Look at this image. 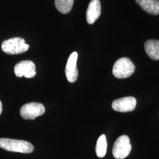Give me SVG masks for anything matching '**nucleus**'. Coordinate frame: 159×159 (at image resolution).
Masks as SVG:
<instances>
[{
  "mask_svg": "<svg viewBox=\"0 0 159 159\" xmlns=\"http://www.w3.org/2000/svg\"><path fill=\"white\" fill-rule=\"evenodd\" d=\"M0 148L8 152L25 154L31 153L34 150V146L29 142L7 138H0Z\"/></svg>",
  "mask_w": 159,
  "mask_h": 159,
  "instance_id": "1",
  "label": "nucleus"
},
{
  "mask_svg": "<svg viewBox=\"0 0 159 159\" xmlns=\"http://www.w3.org/2000/svg\"><path fill=\"white\" fill-rule=\"evenodd\" d=\"M30 48L25 41L20 37H14L5 40L1 45L2 50L7 54L15 55L27 51Z\"/></svg>",
  "mask_w": 159,
  "mask_h": 159,
  "instance_id": "2",
  "label": "nucleus"
},
{
  "mask_svg": "<svg viewBox=\"0 0 159 159\" xmlns=\"http://www.w3.org/2000/svg\"><path fill=\"white\" fill-rule=\"evenodd\" d=\"M135 69V65L129 58L123 57L114 64L113 74L117 79H125L133 74Z\"/></svg>",
  "mask_w": 159,
  "mask_h": 159,
  "instance_id": "3",
  "label": "nucleus"
},
{
  "mask_svg": "<svg viewBox=\"0 0 159 159\" xmlns=\"http://www.w3.org/2000/svg\"><path fill=\"white\" fill-rule=\"evenodd\" d=\"M131 145L129 137L126 135L120 136L114 143L113 148V155L116 159H124L131 152Z\"/></svg>",
  "mask_w": 159,
  "mask_h": 159,
  "instance_id": "4",
  "label": "nucleus"
},
{
  "mask_svg": "<svg viewBox=\"0 0 159 159\" xmlns=\"http://www.w3.org/2000/svg\"><path fill=\"white\" fill-rule=\"evenodd\" d=\"M46 109L40 102H31L24 104L20 110V115L24 119L34 120L42 116Z\"/></svg>",
  "mask_w": 159,
  "mask_h": 159,
  "instance_id": "5",
  "label": "nucleus"
},
{
  "mask_svg": "<svg viewBox=\"0 0 159 159\" xmlns=\"http://www.w3.org/2000/svg\"><path fill=\"white\" fill-rule=\"evenodd\" d=\"M14 73L18 77L24 76L27 79L33 78L36 75L35 65L31 61H21L15 66Z\"/></svg>",
  "mask_w": 159,
  "mask_h": 159,
  "instance_id": "6",
  "label": "nucleus"
},
{
  "mask_svg": "<svg viewBox=\"0 0 159 159\" xmlns=\"http://www.w3.org/2000/svg\"><path fill=\"white\" fill-rule=\"evenodd\" d=\"M136 99L133 97H125L115 100L112 107L115 111L125 113L133 111L136 107Z\"/></svg>",
  "mask_w": 159,
  "mask_h": 159,
  "instance_id": "7",
  "label": "nucleus"
},
{
  "mask_svg": "<svg viewBox=\"0 0 159 159\" xmlns=\"http://www.w3.org/2000/svg\"><path fill=\"white\" fill-rule=\"evenodd\" d=\"M78 53L73 52L71 54L67 60L65 69V73L67 79L70 83H74L78 78V69L77 68V61Z\"/></svg>",
  "mask_w": 159,
  "mask_h": 159,
  "instance_id": "8",
  "label": "nucleus"
},
{
  "mask_svg": "<svg viewBox=\"0 0 159 159\" xmlns=\"http://www.w3.org/2000/svg\"><path fill=\"white\" fill-rule=\"evenodd\" d=\"M101 14V3L100 0H91L86 13L87 21L93 24L99 18Z\"/></svg>",
  "mask_w": 159,
  "mask_h": 159,
  "instance_id": "9",
  "label": "nucleus"
},
{
  "mask_svg": "<svg viewBox=\"0 0 159 159\" xmlns=\"http://www.w3.org/2000/svg\"><path fill=\"white\" fill-rule=\"evenodd\" d=\"M137 3L148 14L158 15L159 14V0H136Z\"/></svg>",
  "mask_w": 159,
  "mask_h": 159,
  "instance_id": "10",
  "label": "nucleus"
},
{
  "mask_svg": "<svg viewBox=\"0 0 159 159\" xmlns=\"http://www.w3.org/2000/svg\"><path fill=\"white\" fill-rule=\"evenodd\" d=\"M144 48L148 56L154 60H159V40H148L144 44Z\"/></svg>",
  "mask_w": 159,
  "mask_h": 159,
  "instance_id": "11",
  "label": "nucleus"
},
{
  "mask_svg": "<svg viewBox=\"0 0 159 159\" xmlns=\"http://www.w3.org/2000/svg\"><path fill=\"white\" fill-rule=\"evenodd\" d=\"M107 143L106 140V137L104 134H102L97 140L96 152L97 156L100 158H103L107 152Z\"/></svg>",
  "mask_w": 159,
  "mask_h": 159,
  "instance_id": "12",
  "label": "nucleus"
},
{
  "mask_svg": "<svg viewBox=\"0 0 159 159\" xmlns=\"http://www.w3.org/2000/svg\"><path fill=\"white\" fill-rule=\"evenodd\" d=\"M74 0H55V5L57 10L63 13L67 14L73 6Z\"/></svg>",
  "mask_w": 159,
  "mask_h": 159,
  "instance_id": "13",
  "label": "nucleus"
},
{
  "mask_svg": "<svg viewBox=\"0 0 159 159\" xmlns=\"http://www.w3.org/2000/svg\"><path fill=\"white\" fill-rule=\"evenodd\" d=\"M2 104L1 102L0 101V115L2 113Z\"/></svg>",
  "mask_w": 159,
  "mask_h": 159,
  "instance_id": "14",
  "label": "nucleus"
}]
</instances>
